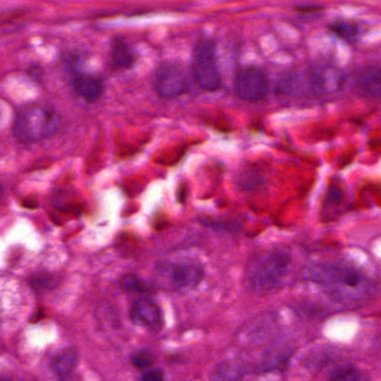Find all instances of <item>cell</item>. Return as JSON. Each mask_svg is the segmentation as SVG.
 Instances as JSON below:
<instances>
[{
	"label": "cell",
	"instance_id": "16",
	"mask_svg": "<svg viewBox=\"0 0 381 381\" xmlns=\"http://www.w3.org/2000/svg\"><path fill=\"white\" fill-rule=\"evenodd\" d=\"M329 28L332 33L347 42H354L359 34L358 26L351 22H336Z\"/></svg>",
	"mask_w": 381,
	"mask_h": 381
},
{
	"label": "cell",
	"instance_id": "15",
	"mask_svg": "<svg viewBox=\"0 0 381 381\" xmlns=\"http://www.w3.org/2000/svg\"><path fill=\"white\" fill-rule=\"evenodd\" d=\"M329 381H371V377L356 366L345 365L337 368L329 377Z\"/></svg>",
	"mask_w": 381,
	"mask_h": 381
},
{
	"label": "cell",
	"instance_id": "6",
	"mask_svg": "<svg viewBox=\"0 0 381 381\" xmlns=\"http://www.w3.org/2000/svg\"><path fill=\"white\" fill-rule=\"evenodd\" d=\"M157 275L162 287L173 291H190L203 281V270L192 261H170L159 267Z\"/></svg>",
	"mask_w": 381,
	"mask_h": 381
},
{
	"label": "cell",
	"instance_id": "5",
	"mask_svg": "<svg viewBox=\"0 0 381 381\" xmlns=\"http://www.w3.org/2000/svg\"><path fill=\"white\" fill-rule=\"evenodd\" d=\"M192 73L201 89L215 92L222 87V76L216 59V46L212 39H201L196 45Z\"/></svg>",
	"mask_w": 381,
	"mask_h": 381
},
{
	"label": "cell",
	"instance_id": "10",
	"mask_svg": "<svg viewBox=\"0 0 381 381\" xmlns=\"http://www.w3.org/2000/svg\"><path fill=\"white\" fill-rule=\"evenodd\" d=\"M131 319L136 324L145 326L150 331H160L164 326L161 310L150 300H138L134 302L130 312Z\"/></svg>",
	"mask_w": 381,
	"mask_h": 381
},
{
	"label": "cell",
	"instance_id": "17",
	"mask_svg": "<svg viewBox=\"0 0 381 381\" xmlns=\"http://www.w3.org/2000/svg\"><path fill=\"white\" fill-rule=\"evenodd\" d=\"M120 287L126 291H131V292L143 293L147 292L149 289V285L139 276L134 275V274L123 276L120 281Z\"/></svg>",
	"mask_w": 381,
	"mask_h": 381
},
{
	"label": "cell",
	"instance_id": "19",
	"mask_svg": "<svg viewBox=\"0 0 381 381\" xmlns=\"http://www.w3.org/2000/svg\"><path fill=\"white\" fill-rule=\"evenodd\" d=\"M31 287L37 289H50L55 287L56 281L50 274H36L29 280Z\"/></svg>",
	"mask_w": 381,
	"mask_h": 381
},
{
	"label": "cell",
	"instance_id": "3",
	"mask_svg": "<svg viewBox=\"0 0 381 381\" xmlns=\"http://www.w3.org/2000/svg\"><path fill=\"white\" fill-rule=\"evenodd\" d=\"M59 122L61 117L53 106L34 102L17 110L13 134L22 143H34L53 136Z\"/></svg>",
	"mask_w": 381,
	"mask_h": 381
},
{
	"label": "cell",
	"instance_id": "4",
	"mask_svg": "<svg viewBox=\"0 0 381 381\" xmlns=\"http://www.w3.org/2000/svg\"><path fill=\"white\" fill-rule=\"evenodd\" d=\"M341 84L339 72L315 67L304 73H291L278 82V91L287 95H323L336 92Z\"/></svg>",
	"mask_w": 381,
	"mask_h": 381
},
{
	"label": "cell",
	"instance_id": "7",
	"mask_svg": "<svg viewBox=\"0 0 381 381\" xmlns=\"http://www.w3.org/2000/svg\"><path fill=\"white\" fill-rule=\"evenodd\" d=\"M234 89L242 100L259 102L266 98L270 83L265 73L257 67H243L235 76Z\"/></svg>",
	"mask_w": 381,
	"mask_h": 381
},
{
	"label": "cell",
	"instance_id": "22",
	"mask_svg": "<svg viewBox=\"0 0 381 381\" xmlns=\"http://www.w3.org/2000/svg\"><path fill=\"white\" fill-rule=\"evenodd\" d=\"M1 381H11L10 379H6V378H3V380Z\"/></svg>",
	"mask_w": 381,
	"mask_h": 381
},
{
	"label": "cell",
	"instance_id": "12",
	"mask_svg": "<svg viewBox=\"0 0 381 381\" xmlns=\"http://www.w3.org/2000/svg\"><path fill=\"white\" fill-rule=\"evenodd\" d=\"M78 362V354L74 349H67L54 358L53 369L56 376L62 381L66 380L76 371Z\"/></svg>",
	"mask_w": 381,
	"mask_h": 381
},
{
	"label": "cell",
	"instance_id": "9",
	"mask_svg": "<svg viewBox=\"0 0 381 381\" xmlns=\"http://www.w3.org/2000/svg\"><path fill=\"white\" fill-rule=\"evenodd\" d=\"M354 87L362 98L381 101V64L369 65L360 70L354 78Z\"/></svg>",
	"mask_w": 381,
	"mask_h": 381
},
{
	"label": "cell",
	"instance_id": "8",
	"mask_svg": "<svg viewBox=\"0 0 381 381\" xmlns=\"http://www.w3.org/2000/svg\"><path fill=\"white\" fill-rule=\"evenodd\" d=\"M154 87L162 98L173 99L188 91V78L184 67L178 63H166L159 67Z\"/></svg>",
	"mask_w": 381,
	"mask_h": 381
},
{
	"label": "cell",
	"instance_id": "21",
	"mask_svg": "<svg viewBox=\"0 0 381 381\" xmlns=\"http://www.w3.org/2000/svg\"><path fill=\"white\" fill-rule=\"evenodd\" d=\"M142 381H164V373L161 371H159V369L147 371L142 376Z\"/></svg>",
	"mask_w": 381,
	"mask_h": 381
},
{
	"label": "cell",
	"instance_id": "20",
	"mask_svg": "<svg viewBox=\"0 0 381 381\" xmlns=\"http://www.w3.org/2000/svg\"><path fill=\"white\" fill-rule=\"evenodd\" d=\"M343 199V190L339 189V188H330L329 189L328 194H326V201L329 203H333V205H337V203H341Z\"/></svg>",
	"mask_w": 381,
	"mask_h": 381
},
{
	"label": "cell",
	"instance_id": "13",
	"mask_svg": "<svg viewBox=\"0 0 381 381\" xmlns=\"http://www.w3.org/2000/svg\"><path fill=\"white\" fill-rule=\"evenodd\" d=\"M247 373L245 366L237 361H224L213 371L212 381H240Z\"/></svg>",
	"mask_w": 381,
	"mask_h": 381
},
{
	"label": "cell",
	"instance_id": "11",
	"mask_svg": "<svg viewBox=\"0 0 381 381\" xmlns=\"http://www.w3.org/2000/svg\"><path fill=\"white\" fill-rule=\"evenodd\" d=\"M74 92L89 102H95L102 96L104 91L103 81L98 76L87 73H76L72 78Z\"/></svg>",
	"mask_w": 381,
	"mask_h": 381
},
{
	"label": "cell",
	"instance_id": "1",
	"mask_svg": "<svg viewBox=\"0 0 381 381\" xmlns=\"http://www.w3.org/2000/svg\"><path fill=\"white\" fill-rule=\"evenodd\" d=\"M304 278L317 285L330 300L348 308L364 305L376 298L377 282L359 267L345 261H317L304 271Z\"/></svg>",
	"mask_w": 381,
	"mask_h": 381
},
{
	"label": "cell",
	"instance_id": "18",
	"mask_svg": "<svg viewBox=\"0 0 381 381\" xmlns=\"http://www.w3.org/2000/svg\"><path fill=\"white\" fill-rule=\"evenodd\" d=\"M131 362L138 369H147L154 362V356L149 350L136 351L131 357Z\"/></svg>",
	"mask_w": 381,
	"mask_h": 381
},
{
	"label": "cell",
	"instance_id": "14",
	"mask_svg": "<svg viewBox=\"0 0 381 381\" xmlns=\"http://www.w3.org/2000/svg\"><path fill=\"white\" fill-rule=\"evenodd\" d=\"M112 63L119 69H130L134 63V55L130 46L120 37H115L111 43Z\"/></svg>",
	"mask_w": 381,
	"mask_h": 381
},
{
	"label": "cell",
	"instance_id": "2",
	"mask_svg": "<svg viewBox=\"0 0 381 381\" xmlns=\"http://www.w3.org/2000/svg\"><path fill=\"white\" fill-rule=\"evenodd\" d=\"M292 261L291 253L283 248H272L256 254L246 266V289L257 295L278 292L291 274Z\"/></svg>",
	"mask_w": 381,
	"mask_h": 381
}]
</instances>
